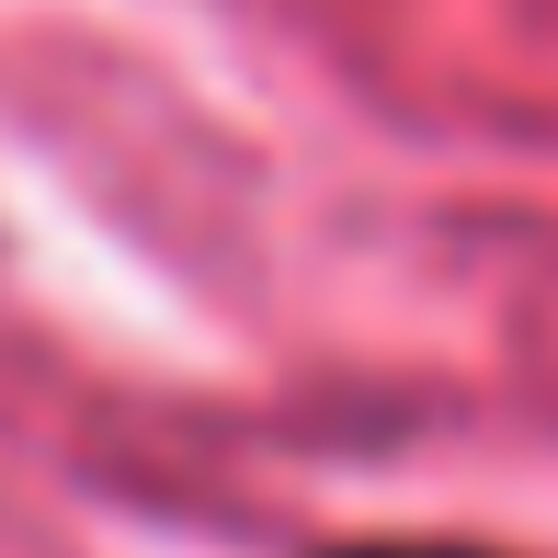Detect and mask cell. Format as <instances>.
Returning a JSON list of instances; mask_svg holds the SVG:
<instances>
[{
	"mask_svg": "<svg viewBox=\"0 0 558 558\" xmlns=\"http://www.w3.org/2000/svg\"><path fill=\"white\" fill-rule=\"evenodd\" d=\"M331 558H490V547H434V536H399V547H331Z\"/></svg>",
	"mask_w": 558,
	"mask_h": 558,
	"instance_id": "obj_1",
	"label": "cell"
}]
</instances>
